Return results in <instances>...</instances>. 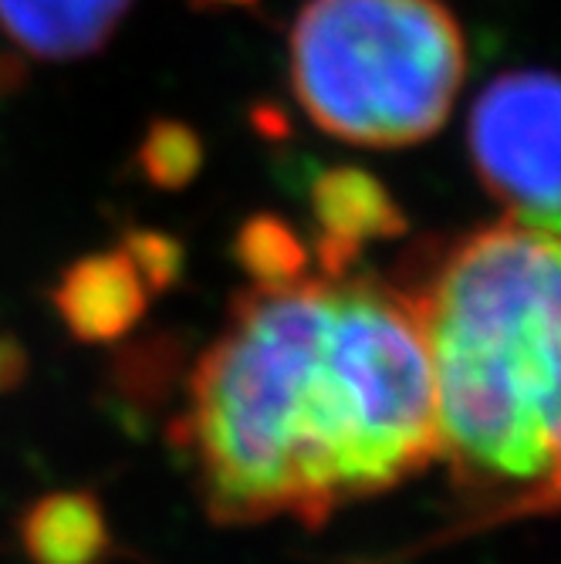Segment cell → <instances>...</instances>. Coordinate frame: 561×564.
<instances>
[{
  "label": "cell",
  "mask_w": 561,
  "mask_h": 564,
  "mask_svg": "<svg viewBox=\"0 0 561 564\" xmlns=\"http://www.w3.org/2000/svg\"><path fill=\"white\" fill-rule=\"evenodd\" d=\"M132 0H0V31L44 62H75L106 44Z\"/></svg>",
  "instance_id": "cell-7"
},
{
  "label": "cell",
  "mask_w": 561,
  "mask_h": 564,
  "mask_svg": "<svg viewBox=\"0 0 561 564\" xmlns=\"http://www.w3.org/2000/svg\"><path fill=\"white\" fill-rule=\"evenodd\" d=\"M467 152L507 217L561 234V75L504 72L484 85L467 119Z\"/></svg>",
  "instance_id": "cell-4"
},
{
  "label": "cell",
  "mask_w": 561,
  "mask_h": 564,
  "mask_svg": "<svg viewBox=\"0 0 561 564\" xmlns=\"http://www.w3.org/2000/svg\"><path fill=\"white\" fill-rule=\"evenodd\" d=\"M234 258L253 288L291 284L309 271V247L278 217H250L234 240Z\"/></svg>",
  "instance_id": "cell-9"
},
{
  "label": "cell",
  "mask_w": 561,
  "mask_h": 564,
  "mask_svg": "<svg viewBox=\"0 0 561 564\" xmlns=\"http://www.w3.org/2000/svg\"><path fill=\"white\" fill-rule=\"evenodd\" d=\"M288 72L322 132L402 149L446 126L467 44L443 0H309L291 24Z\"/></svg>",
  "instance_id": "cell-3"
},
{
  "label": "cell",
  "mask_w": 561,
  "mask_h": 564,
  "mask_svg": "<svg viewBox=\"0 0 561 564\" xmlns=\"http://www.w3.org/2000/svg\"><path fill=\"white\" fill-rule=\"evenodd\" d=\"M319 224V261L322 274H348L366 243L396 237L406 227L402 210L389 189L352 166H335L319 173L309 193Z\"/></svg>",
  "instance_id": "cell-6"
},
{
  "label": "cell",
  "mask_w": 561,
  "mask_h": 564,
  "mask_svg": "<svg viewBox=\"0 0 561 564\" xmlns=\"http://www.w3.org/2000/svg\"><path fill=\"white\" fill-rule=\"evenodd\" d=\"M24 351L11 341V338H0V389H11L21 382L24 376Z\"/></svg>",
  "instance_id": "cell-12"
},
{
  "label": "cell",
  "mask_w": 561,
  "mask_h": 564,
  "mask_svg": "<svg viewBox=\"0 0 561 564\" xmlns=\"http://www.w3.org/2000/svg\"><path fill=\"white\" fill-rule=\"evenodd\" d=\"M21 547L31 564H101L112 547L106 510L88 490L47 494L24 510Z\"/></svg>",
  "instance_id": "cell-8"
},
{
  "label": "cell",
  "mask_w": 561,
  "mask_h": 564,
  "mask_svg": "<svg viewBox=\"0 0 561 564\" xmlns=\"http://www.w3.org/2000/svg\"><path fill=\"white\" fill-rule=\"evenodd\" d=\"M139 163L152 186L180 189L199 170V139L180 122H157L142 139Z\"/></svg>",
  "instance_id": "cell-10"
},
{
  "label": "cell",
  "mask_w": 561,
  "mask_h": 564,
  "mask_svg": "<svg viewBox=\"0 0 561 564\" xmlns=\"http://www.w3.org/2000/svg\"><path fill=\"white\" fill-rule=\"evenodd\" d=\"M122 250L132 258V264L139 268V274L145 278L149 291L160 294L170 291L180 281L183 271V247L157 230H132L122 243Z\"/></svg>",
  "instance_id": "cell-11"
},
{
  "label": "cell",
  "mask_w": 561,
  "mask_h": 564,
  "mask_svg": "<svg viewBox=\"0 0 561 564\" xmlns=\"http://www.w3.org/2000/svg\"><path fill=\"white\" fill-rule=\"evenodd\" d=\"M149 284L132 258L116 247L85 253L62 271L51 301L62 325L88 345H106L126 338L149 312Z\"/></svg>",
  "instance_id": "cell-5"
},
{
  "label": "cell",
  "mask_w": 561,
  "mask_h": 564,
  "mask_svg": "<svg viewBox=\"0 0 561 564\" xmlns=\"http://www.w3.org/2000/svg\"><path fill=\"white\" fill-rule=\"evenodd\" d=\"M173 443L217 524L312 528L410 480L440 456L410 294L352 271L250 284L199 355Z\"/></svg>",
  "instance_id": "cell-1"
},
{
  "label": "cell",
  "mask_w": 561,
  "mask_h": 564,
  "mask_svg": "<svg viewBox=\"0 0 561 564\" xmlns=\"http://www.w3.org/2000/svg\"><path fill=\"white\" fill-rule=\"evenodd\" d=\"M410 301L430 345L440 456L464 484L531 494L561 453V234L511 217L474 230Z\"/></svg>",
  "instance_id": "cell-2"
}]
</instances>
